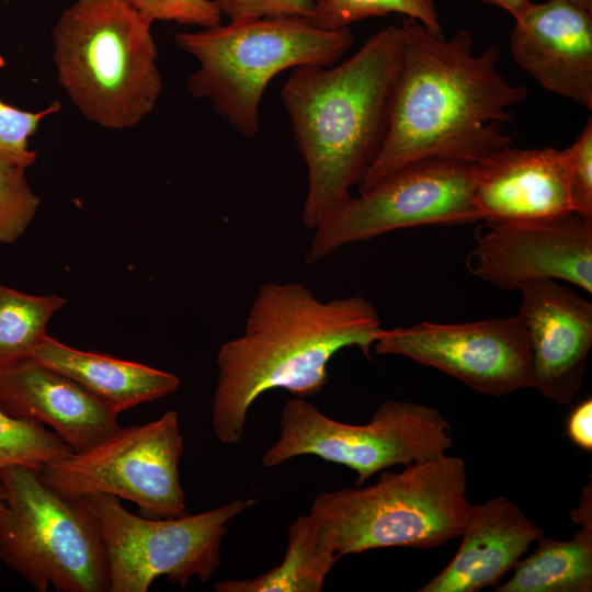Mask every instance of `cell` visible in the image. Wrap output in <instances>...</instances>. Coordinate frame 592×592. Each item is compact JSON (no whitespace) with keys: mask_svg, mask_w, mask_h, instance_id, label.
Segmentation results:
<instances>
[{"mask_svg":"<svg viewBox=\"0 0 592 592\" xmlns=\"http://www.w3.org/2000/svg\"><path fill=\"white\" fill-rule=\"evenodd\" d=\"M401 62L383 149L358 185L366 191L396 170L421 160L476 163L512 146L504 125L528 95L498 70L499 47L474 53L469 32L449 38L406 18L399 25Z\"/></svg>","mask_w":592,"mask_h":592,"instance_id":"6da1fadb","label":"cell"},{"mask_svg":"<svg viewBox=\"0 0 592 592\" xmlns=\"http://www.w3.org/2000/svg\"><path fill=\"white\" fill-rule=\"evenodd\" d=\"M383 330L377 309L363 296L320 301L299 283L261 285L243 334L217 354L212 409L217 439L237 443L249 408L267 390L315 396L328 383V363L335 353L356 346L369 357Z\"/></svg>","mask_w":592,"mask_h":592,"instance_id":"7a4b0ae2","label":"cell"},{"mask_svg":"<svg viewBox=\"0 0 592 592\" xmlns=\"http://www.w3.org/2000/svg\"><path fill=\"white\" fill-rule=\"evenodd\" d=\"M400 26L369 36L339 65L292 69L281 90L308 171L301 219L316 229L350 196L378 158L389 127L401 62Z\"/></svg>","mask_w":592,"mask_h":592,"instance_id":"3957f363","label":"cell"},{"mask_svg":"<svg viewBox=\"0 0 592 592\" xmlns=\"http://www.w3.org/2000/svg\"><path fill=\"white\" fill-rule=\"evenodd\" d=\"M152 21L126 0H76L53 29L59 84L80 113L110 129L136 126L162 90Z\"/></svg>","mask_w":592,"mask_h":592,"instance_id":"277c9868","label":"cell"},{"mask_svg":"<svg viewBox=\"0 0 592 592\" xmlns=\"http://www.w3.org/2000/svg\"><path fill=\"white\" fill-rule=\"evenodd\" d=\"M467 468L459 456L383 471L366 488L322 491L309 514L340 557L386 547L429 549L459 537L470 508Z\"/></svg>","mask_w":592,"mask_h":592,"instance_id":"5b68a950","label":"cell"},{"mask_svg":"<svg viewBox=\"0 0 592 592\" xmlns=\"http://www.w3.org/2000/svg\"><path fill=\"white\" fill-rule=\"evenodd\" d=\"M353 41L349 27L326 30L301 18L228 21L174 37L198 64L189 92L208 100L244 137L259 132L261 101L273 78L300 66L334 65Z\"/></svg>","mask_w":592,"mask_h":592,"instance_id":"8992f818","label":"cell"},{"mask_svg":"<svg viewBox=\"0 0 592 592\" xmlns=\"http://www.w3.org/2000/svg\"><path fill=\"white\" fill-rule=\"evenodd\" d=\"M0 560L37 592H109L99 520L86 498L49 489L34 469H0Z\"/></svg>","mask_w":592,"mask_h":592,"instance_id":"52a82bcc","label":"cell"},{"mask_svg":"<svg viewBox=\"0 0 592 592\" xmlns=\"http://www.w3.org/2000/svg\"><path fill=\"white\" fill-rule=\"evenodd\" d=\"M280 429L263 466L312 455L354 470L358 487L389 467L445 455L453 445L451 425L441 412L411 401L383 402L368 423L356 425L333 420L295 397L285 402Z\"/></svg>","mask_w":592,"mask_h":592,"instance_id":"ba28073f","label":"cell"},{"mask_svg":"<svg viewBox=\"0 0 592 592\" xmlns=\"http://www.w3.org/2000/svg\"><path fill=\"white\" fill-rule=\"evenodd\" d=\"M100 522L109 563V592H147L166 577L182 589L192 577L207 582L220 565L229 521L255 504L236 499L194 515L148 517L125 509L107 493L86 497Z\"/></svg>","mask_w":592,"mask_h":592,"instance_id":"9c48e42d","label":"cell"},{"mask_svg":"<svg viewBox=\"0 0 592 592\" xmlns=\"http://www.w3.org/2000/svg\"><path fill=\"white\" fill-rule=\"evenodd\" d=\"M475 163L426 159L348 196L315 229L305 257L316 263L339 248L398 229L481 220L474 202Z\"/></svg>","mask_w":592,"mask_h":592,"instance_id":"30bf717a","label":"cell"},{"mask_svg":"<svg viewBox=\"0 0 592 592\" xmlns=\"http://www.w3.org/2000/svg\"><path fill=\"white\" fill-rule=\"evenodd\" d=\"M184 449L179 415L170 410L141 425L122 428L36 471L53 491L72 499L107 493L138 505L148 517L185 515L179 462Z\"/></svg>","mask_w":592,"mask_h":592,"instance_id":"8fae6325","label":"cell"},{"mask_svg":"<svg viewBox=\"0 0 592 592\" xmlns=\"http://www.w3.org/2000/svg\"><path fill=\"white\" fill-rule=\"evenodd\" d=\"M373 348L379 355L436 368L481 395L501 397L533 388L528 337L517 315L384 329Z\"/></svg>","mask_w":592,"mask_h":592,"instance_id":"7c38bea8","label":"cell"},{"mask_svg":"<svg viewBox=\"0 0 592 592\" xmlns=\"http://www.w3.org/2000/svg\"><path fill=\"white\" fill-rule=\"evenodd\" d=\"M486 227L467 259L474 275L506 292L527 281L550 278L592 294V219L571 212Z\"/></svg>","mask_w":592,"mask_h":592,"instance_id":"4fadbf2b","label":"cell"},{"mask_svg":"<svg viewBox=\"0 0 592 592\" xmlns=\"http://www.w3.org/2000/svg\"><path fill=\"white\" fill-rule=\"evenodd\" d=\"M516 314L526 329L533 388L556 405L573 399L583 384L592 346V304L555 280L523 283Z\"/></svg>","mask_w":592,"mask_h":592,"instance_id":"5bb4252c","label":"cell"},{"mask_svg":"<svg viewBox=\"0 0 592 592\" xmlns=\"http://www.w3.org/2000/svg\"><path fill=\"white\" fill-rule=\"evenodd\" d=\"M510 50L544 89L592 110V12L569 0L531 3L514 18Z\"/></svg>","mask_w":592,"mask_h":592,"instance_id":"9a60e30c","label":"cell"},{"mask_svg":"<svg viewBox=\"0 0 592 592\" xmlns=\"http://www.w3.org/2000/svg\"><path fill=\"white\" fill-rule=\"evenodd\" d=\"M0 409L11 418L48 425L72 452L86 451L121 429L117 411L31 356L0 368Z\"/></svg>","mask_w":592,"mask_h":592,"instance_id":"2e32d148","label":"cell"},{"mask_svg":"<svg viewBox=\"0 0 592 592\" xmlns=\"http://www.w3.org/2000/svg\"><path fill=\"white\" fill-rule=\"evenodd\" d=\"M474 202L486 226L571 213L563 149L509 146L476 162Z\"/></svg>","mask_w":592,"mask_h":592,"instance_id":"e0dca14e","label":"cell"},{"mask_svg":"<svg viewBox=\"0 0 592 592\" xmlns=\"http://www.w3.org/2000/svg\"><path fill=\"white\" fill-rule=\"evenodd\" d=\"M545 532L509 498L470 504L449 563L419 592H477L497 585Z\"/></svg>","mask_w":592,"mask_h":592,"instance_id":"ac0fdd59","label":"cell"},{"mask_svg":"<svg viewBox=\"0 0 592 592\" xmlns=\"http://www.w3.org/2000/svg\"><path fill=\"white\" fill-rule=\"evenodd\" d=\"M30 356L71 378L118 413L166 397L180 387V379L172 373L73 349L49 335Z\"/></svg>","mask_w":592,"mask_h":592,"instance_id":"d6986e66","label":"cell"},{"mask_svg":"<svg viewBox=\"0 0 592 592\" xmlns=\"http://www.w3.org/2000/svg\"><path fill=\"white\" fill-rule=\"evenodd\" d=\"M533 554L520 560L510 580L494 592H591L592 525H582L571 539L546 535Z\"/></svg>","mask_w":592,"mask_h":592,"instance_id":"ffe728a7","label":"cell"},{"mask_svg":"<svg viewBox=\"0 0 592 592\" xmlns=\"http://www.w3.org/2000/svg\"><path fill=\"white\" fill-rule=\"evenodd\" d=\"M283 561L253 579L224 580L216 592H319L340 556L321 538L310 515H300L288 528Z\"/></svg>","mask_w":592,"mask_h":592,"instance_id":"44dd1931","label":"cell"},{"mask_svg":"<svg viewBox=\"0 0 592 592\" xmlns=\"http://www.w3.org/2000/svg\"><path fill=\"white\" fill-rule=\"evenodd\" d=\"M66 303L56 294L31 295L0 284V368L29 357Z\"/></svg>","mask_w":592,"mask_h":592,"instance_id":"7402d4cb","label":"cell"},{"mask_svg":"<svg viewBox=\"0 0 592 592\" xmlns=\"http://www.w3.org/2000/svg\"><path fill=\"white\" fill-rule=\"evenodd\" d=\"M390 13L406 15L434 35L444 36L434 0H315L309 21L321 29L338 30Z\"/></svg>","mask_w":592,"mask_h":592,"instance_id":"603a6c76","label":"cell"},{"mask_svg":"<svg viewBox=\"0 0 592 592\" xmlns=\"http://www.w3.org/2000/svg\"><path fill=\"white\" fill-rule=\"evenodd\" d=\"M71 452L43 424L11 418L0 409V469L21 465L38 471Z\"/></svg>","mask_w":592,"mask_h":592,"instance_id":"cb8c5ba5","label":"cell"},{"mask_svg":"<svg viewBox=\"0 0 592 592\" xmlns=\"http://www.w3.org/2000/svg\"><path fill=\"white\" fill-rule=\"evenodd\" d=\"M38 207L39 197L26 180L25 168L0 158V243L15 242Z\"/></svg>","mask_w":592,"mask_h":592,"instance_id":"d4e9b609","label":"cell"},{"mask_svg":"<svg viewBox=\"0 0 592 592\" xmlns=\"http://www.w3.org/2000/svg\"><path fill=\"white\" fill-rule=\"evenodd\" d=\"M4 65L0 55V70ZM60 107L59 102H53L38 112H30L0 99V158L25 169L32 166L37 153L30 148V138L38 132L41 122Z\"/></svg>","mask_w":592,"mask_h":592,"instance_id":"484cf974","label":"cell"},{"mask_svg":"<svg viewBox=\"0 0 592 592\" xmlns=\"http://www.w3.org/2000/svg\"><path fill=\"white\" fill-rule=\"evenodd\" d=\"M570 209L592 219V117L576 140L563 149Z\"/></svg>","mask_w":592,"mask_h":592,"instance_id":"4316f807","label":"cell"},{"mask_svg":"<svg viewBox=\"0 0 592 592\" xmlns=\"http://www.w3.org/2000/svg\"><path fill=\"white\" fill-rule=\"evenodd\" d=\"M152 22L166 21L182 25L213 27L221 14L215 0H126Z\"/></svg>","mask_w":592,"mask_h":592,"instance_id":"83f0119b","label":"cell"},{"mask_svg":"<svg viewBox=\"0 0 592 592\" xmlns=\"http://www.w3.org/2000/svg\"><path fill=\"white\" fill-rule=\"evenodd\" d=\"M217 8L228 21H247L276 18H301L309 20L315 0H215Z\"/></svg>","mask_w":592,"mask_h":592,"instance_id":"f1b7e54d","label":"cell"},{"mask_svg":"<svg viewBox=\"0 0 592 592\" xmlns=\"http://www.w3.org/2000/svg\"><path fill=\"white\" fill-rule=\"evenodd\" d=\"M567 433L580 448L592 449V400L590 398L581 402L570 414Z\"/></svg>","mask_w":592,"mask_h":592,"instance_id":"f546056e","label":"cell"},{"mask_svg":"<svg viewBox=\"0 0 592 592\" xmlns=\"http://www.w3.org/2000/svg\"><path fill=\"white\" fill-rule=\"evenodd\" d=\"M571 519L577 524L592 525V489L591 482L587 485L581 494L579 506L571 512Z\"/></svg>","mask_w":592,"mask_h":592,"instance_id":"4dcf8cb0","label":"cell"},{"mask_svg":"<svg viewBox=\"0 0 592 592\" xmlns=\"http://www.w3.org/2000/svg\"><path fill=\"white\" fill-rule=\"evenodd\" d=\"M483 3L498 7L509 12L513 18L521 14L532 2L531 0H480Z\"/></svg>","mask_w":592,"mask_h":592,"instance_id":"1f68e13d","label":"cell"},{"mask_svg":"<svg viewBox=\"0 0 592 592\" xmlns=\"http://www.w3.org/2000/svg\"><path fill=\"white\" fill-rule=\"evenodd\" d=\"M569 1L587 11L592 12V0H569Z\"/></svg>","mask_w":592,"mask_h":592,"instance_id":"d6a6232c","label":"cell"}]
</instances>
